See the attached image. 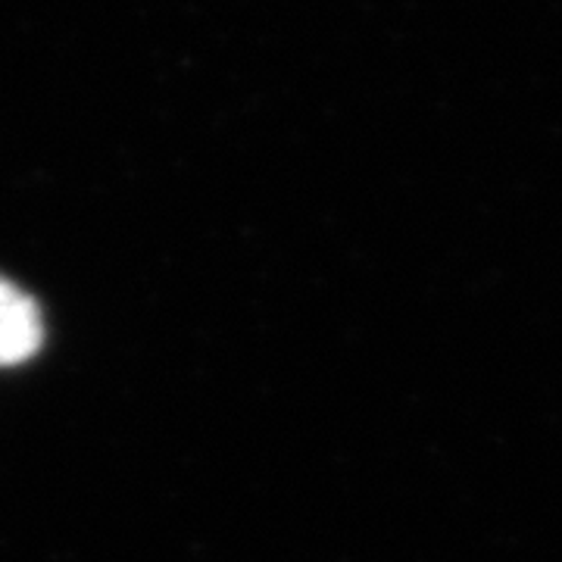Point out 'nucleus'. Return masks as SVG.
<instances>
[{
  "instance_id": "1",
  "label": "nucleus",
  "mask_w": 562,
  "mask_h": 562,
  "mask_svg": "<svg viewBox=\"0 0 562 562\" xmlns=\"http://www.w3.org/2000/svg\"><path fill=\"white\" fill-rule=\"evenodd\" d=\"M44 338L38 303L13 281L0 279V366L35 357Z\"/></svg>"
}]
</instances>
